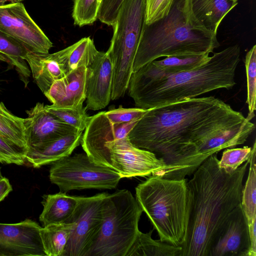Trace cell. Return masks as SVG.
<instances>
[{"mask_svg":"<svg viewBox=\"0 0 256 256\" xmlns=\"http://www.w3.org/2000/svg\"><path fill=\"white\" fill-rule=\"evenodd\" d=\"M248 118L218 98H194L147 110L128 136L164 162L159 176L181 180L203 162L198 151L206 140Z\"/></svg>","mask_w":256,"mask_h":256,"instance_id":"6da1fadb","label":"cell"},{"mask_svg":"<svg viewBox=\"0 0 256 256\" xmlns=\"http://www.w3.org/2000/svg\"><path fill=\"white\" fill-rule=\"evenodd\" d=\"M218 161L216 154H212L187 182L192 201L181 256H208L216 232L230 213L241 204L248 160L234 171L221 168Z\"/></svg>","mask_w":256,"mask_h":256,"instance_id":"7a4b0ae2","label":"cell"},{"mask_svg":"<svg viewBox=\"0 0 256 256\" xmlns=\"http://www.w3.org/2000/svg\"><path fill=\"white\" fill-rule=\"evenodd\" d=\"M240 60V46L232 45L214 52L205 63L192 70L153 79L131 76L127 90L136 108L148 110L218 89L229 90L236 84Z\"/></svg>","mask_w":256,"mask_h":256,"instance_id":"3957f363","label":"cell"},{"mask_svg":"<svg viewBox=\"0 0 256 256\" xmlns=\"http://www.w3.org/2000/svg\"><path fill=\"white\" fill-rule=\"evenodd\" d=\"M220 46L216 34L195 17L190 0H174L166 16L144 23L133 72L162 57L209 55Z\"/></svg>","mask_w":256,"mask_h":256,"instance_id":"277c9868","label":"cell"},{"mask_svg":"<svg viewBox=\"0 0 256 256\" xmlns=\"http://www.w3.org/2000/svg\"><path fill=\"white\" fill-rule=\"evenodd\" d=\"M136 198L162 242L181 246L186 238L192 196L185 178L150 176L136 188Z\"/></svg>","mask_w":256,"mask_h":256,"instance_id":"5b68a950","label":"cell"},{"mask_svg":"<svg viewBox=\"0 0 256 256\" xmlns=\"http://www.w3.org/2000/svg\"><path fill=\"white\" fill-rule=\"evenodd\" d=\"M102 209L100 230L86 256H126L139 230L143 210L128 190L108 193Z\"/></svg>","mask_w":256,"mask_h":256,"instance_id":"8992f818","label":"cell"},{"mask_svg":"<svg viewBox=\"0 0 256 256\" xmlns=\"http://www.w3.org/2000/svg\"><path fill=\"white\" fill-rule=\"evenodd\" d=\"M145 6L146 0H124L112 26L113 36L106 51L113 70L112 100L123 97L128 90L145 23Z\"/></svg>","mask_w":256,"mask_h":256,"instance_id":"52a82bcc","label":"cell"},{"mask_svg":"<svg viewBox=\"0 0 256 256\" xmlns=\"http://www.w3.org/2000/svg\"><path fill=\"white\" fill-rule=\"evenodd\" d=\"M49 178L60 192H66L74 190L114 189L122 177L112 168L96 164L84 152L52 163Z\"/></svg>","mask_w":256,"mask_h":256,"instance_id":"ba28073f","label":"cell"},{"mask_svg":"<svg viewBox=\"0 0 256 256\" xmlns=\"http://www.w3.org/2000/svg\"><path fill=\"white\" fill-rule=\"evenodd\" d=\"M107 194L78 196L72 220L74 227L62 256H86L100 230L103 221V200Z\"/></svg>","mask_w":256,"mask_h":256,"instance_id":"9c48e42d","label":"cell"},{"mask_svg":"<svg viewBox=\"0 0 256 256\" xmlns=\"http://www.w3.org/2000/svg\"><path fill=\"white\" fill-rule=\"evenodd\" d=\"M112 169L122 177L160 176L166 168L164 162L153 152L134 146L128 136L106 143Z\"/></svg>","mask_w":256,"mask_h":256,"instance_id":"30bf717a","label":"cell"},{"mask_svg":"<svg viewBox=\"0 0 256 256\" xmlns=\"http://www.w3.org/2000/svg\"><path fill=\"white\" fill-rule=\"evenodd\" d=\"M0 30L22 43L30 52L48 54L52 42L21 2L0 6Z\"/></svg>","mask_w":256,"mask_h":256,"instance_id":"8fae6325","label":"cell"},{"mask_svg":"<svg viewBox=\"0 0 256 256\" xmlns=\"http://www.w3.org/2000/svg\"><path fill=\"white\" fill-rule=\"evenodd\" d=\"M138 120L113 124L106 116L105 112L90 116L80 142L84 150L96 164L112 168L106 144L127 136Z\"/></svg>","mask_w":256,"mask_h":256,"instance_id":"7c38bea8","label":"cell"},{"mask_svg":"<svg viewBox=\"0 0 256 256\" xmlns=\"http://www.w3.org/2000/svg\"><path fill=\"white\" fill-rule=\"evenodd\" d=\"M30 219L18 223H0V256H46L40 230Z\"/></svg>","mask_w":256,"mask_h":256,"instance_id":"4fadbf2b","label":"cell"},{"mask_svg":"<svg viewBox=\"0 0 256 256\" xmlns=\"http://www.w3.org/2000/svg\"><path fill=\"white\" fill-rule=\"evenodd\" d=\"M250 248L248 224L240 204L216 232L208 256H248Z\"/></svg>","mask_w":256,"mask_h":256,"instance_id":"5bb4252c","label":"cell"},{"mask_svg":"<svg viewBox=\"0 0 256 256\" xmlns=\"http://www.w3.org/2000/svg\"><path fill=\"white\" fill-rule=\"evenodd\" d=\"M113 70L107 52H99L96 58L87 67L86 76V110H100L111 100Z\"/></svg>","mask_w":256,"mask_h":256,"instance_id":"9a60e30c","label":"cell"},{"mask_svg":"<svg viewBox=\"0 0 256 256\" xmlns=\"http://www.w3.org/2000/svg\"><path fill=\"white\" fill-rule=\"evenodd\" d=\"M26 112L24 125L28 148L78 132L47 111L43 103L38 102Z\"/></svg>","mask_w":256,"mask_h":256,"instance_id":"2e32d148","label":"cell"},{"mask_svg":"<svg viewBox=\"0 0 256 256\" xmlns=\"http://www.w3.org/2000/svg\"><path fill=\"white\" fill-rule=\"evenodd\" d=\"M73 44L53 54H38L30 52L26 58L34 79L44 94L52 84L68 72V60L74 47Z\"/></svg>","mask_w":256,"mask_h":256,"instance_id":"e0dca14e","label":"cell"},{"mask_svg":"<svg viewBox=\"0 0 256 256\" xmlns=\"http://www.w3.org/2000/svg\"><path fill=\"white\" fill-rule=\"evenodd\" d=\"M87 67L79 66L56 81L44 94L56 106L75 108L86 100Z\"/></svg>","mask_w":256,"mask_h":256,"instance_id":"ac0fdd59","label":"cell"},{"mask_svg":"<svg viewBox=\"0 0 256 256\" xmlns=\"http://www.w3.org/2000/svg\"><path fill=\"white\" fill-rule=\"evenodd\" d=\"M82 132L78 131L40 144L28 146L26 155V164L34 168H40L71 155L80 144Z\"/></svg>","mask_w":256,"mask_h":256,"instance_id":"d6986e66","label":"cell"},{"mask_svg":"<svg viewBox=\"0 0 256 256\" xmlns=\"http://www.w3.org/2000/svg\"><path fill=\"white\" fill-rule=\"evenodd\" d=\"M208 54L166 56L161 60L150 62L131 76L140 78H160L182 72L192 70L201 66L209 60Z\"/></svg>","mask_w":256,"mask_h":256,"instance_id":"ffe728a7","label":"cell"},{"mask_svg":"<svg viewBox=\"0 0 256 256\" xmlns=\"http://www.w3.org/2000/svg\"><path fill=\"white\" fill-rule=\"evenodd\" d=\"M78 202V196H70L66 192H60L44 195L42 202L43 209L39 220L43 226L72 223Z\"/></svg>","mask_w":256,"mask_h":256,"instance_id":"44dd1931","label":"cell"},{"mask_svg":"<svg viewBox=\"0 0 256 256\" xmlns=\"http://www.w3.org/2000/svg\"><path fill=\"white\" fill-rule=\"evenodd\" d=\"M238 3L231 0H190L195 17L216 34L222 21Z\"/></svg>","mask_w":256,"mask_h":256,"instance_id":"7402d4cb","label":"cell"},{"mask_svg":"<svg viewBox=\"0 0 256 256\" xmlns=\"http://www.w3.org/2000/svg\"><path fill=\"white\" fill-rule=\"evenodd\" d=\"M153 230H138L126 256H181V246H175L152 238Z\"/></svg>","mask_w":256,"mask_h":256,"instance_id":"603a6c76","label":"cell"},{"mask_svg":"<svg viewBox=\"0 0 256 256\" xmlns=\"http://www.w3.org/2000/svg\"><path fill=\"white\" fill-rule=\"evenodd\" d=\"M75 223L50 224L42 227L40 234L46 256H62Z\"/></svg>","mask_w":256,"mask_h":256,"instance_id":"cb8c5ba5","label":"cell"},{"mask_svg":"<svg viewBox=\"0 0 256 256\" xmlns=\"http://www.w3.org/2000/svg\"><path fill=\"white\" fill-rule=\"evenodd\" d=\"M29 52L22 43L0 30V53L16 67L26 86L30 72L24 60Z\"/></svg>","mask_w":256,"mask_h":256,"instance_id":"d4e9b609","label":"cell"},{"mask_svg":"<svg viewBox=\"0 0 256 256\" xmlns=\"http://www.w3.org/2000/svg\"><path fill=\"white\" fill-rule=\"evenodd\" d=\"M256 143L254 140L248 160V174L243 185L241 205L248 226L256 220Z\"/></svg>","mask_w":256,"mask_h":256,"instance_id":"484cf974","label":"cell"},{"mask_svg":"<svg viewBox=\"0 0 256 256\" xmlns=\"http://www.w3.org/2000/svg\"><path fill=\"white\" fill-rule=\"evenodd\" d=\"M25 120L26 118L10 113L0 102V135L10 142L28 150Z\"/></svg>","mask_w":256,"mask_h":256,"instance_id":"4316f807","label":"cell"},{"mask_svg":"<svg viewBox=\"0 0 256 256\" xmlns=\"http://www.w3.org/2000/svg\"><path fill=\"white\" fill-rule=\"evenodd\" d=\"M46 110L56 116L64 123L78 131H84L87 126L90 116L86 113L83 105L75 108L64 107L52 105L44 106Z\"/></svg>","mask_w":256,"mask_h":256,"instance_id":"83f0119b","label":"cell"},{"mask_svg":"<svg viewBox=\"0 0 256 256\" xmlns=\"http://www.w3.org/2000/svg\"><path fill=\"white\" fill-rule=\"evenodd\" d=\"M99 51L90 37L81 38L75 43L68 60V72L80 66L88 67L94 61Z\"/></svg>","mask_w":256,"mask_h":256,"instance_id":"f1b7e54d","label":"cell"},{"mask_svg":"<svg viewBox=\"0 0 256 256\" xmlns=\"http://www.w3.org/2000/svg\"><path fill=\"white\" fill-rule=\"evenodd\" d=\"M100 6L98 0H74V25L82 27L92 24L98 19Z\"/></svg>","mask_w":256,"mask_h":256,"instance_id":"f546056e","label":"cell"},{"mask_svg":"<svg viewBox=\"0 0 256 256\" xmlns=\"http://www.w3.org/2000/svg\"><path fill=\"white\" fill-rule=\"evenodd\" d=\"M245 67L247 80V98L248 114H254L256 110V46L254 45L246 53Z\"/></svg>","mask_w":256,"mask_h":256,"instance_id":"4dcf8cb0","label":"cell"},{"mask_svg":"<svg viewBox=\"0 0 256 256\" xmlns=\"http://www.w3.org/2000/svg\"><path fill=\"white\" fill-rule=\"evenodd\" d=\"M252 147L244 146L240 148H228L224 150L218 166L226 171H234L242 163L249 160Z\"/></svg>","mask_w":256,"mask_h":256,"instance_id":"1f68e13d","label":"cell"},{"mask_svg":"<svg viewBox=\"0 0 256 256\" xmlns=\"http://www.w3.org/2000/svg\"><path fill=\"white\" fill-rule=\"evenodd\" d=\"M26 152L27 150L16 146L0 135V163L25 164Z\"/></svg>","mask_w":256,"mask_h":256,"instance_id":"d6a6232c","label":"cell"},{"mask_svg":"<svg viewBox=\"0 0 256 256\" xmlns=\"http://www.w3.org/2000/svg\"><path fill=\"white\" fill-rule=\"evenodd\" d=\"M174 0H146L145 24H149L166 16Z\"/></svg>","mask_w":256,"mask_h":256,"instance_id":"836d02e7","label":"cell"},{"mask_svg":"<svg viewBox=\"0 0 256 256\" xmlns=\"http://www.w3.org/2000/svg\"><path fill=\"white\" fill-rule=\"evenodd\" d=\"M146 110L138 108H124L120 106L118 108L105 112V114L113 124H123L140 120Z\"/></svg>","mask_w":256,"mask_h":256,"instance_id":"e575fe53","label":"cell"},{"mask_svg":"<svg viewBox=\"0 0 256 256\" xmlns=\"http://www.w3.org/2000/svg\"><path fill=\"white\" fill-rule=\"evenodd\" d=\"M124 0H102L98 18L108 26H112L116 21L120 7Z\"/></svg>","mask_w":256,"mask_h":256,"instance_id":"d590c367","label":"cell"},{"mask_svg":"<svg viewBox=\"0 0 256 256\" xmlns=\"http://www.w3.org/2000/svg\"><path fill=\"white\" fill-rule=\"evenodd\" d=\"M250 248L248 256H256V220L248 226Z\"/></svg>","mask_w":256,"mask_h":256,"instance_id":"8d00e7d4","label":"cell"},{"mask_svg":"<svg viewBox=\"0 0 256 256\" xmlns=\"http://www.w3.org/2000/svg\"><path fill=\"white\" fill-rule=\"evenodd\" d=\"M12 190V186L9 180L5 177H0V202L3 200Z\"/></svg>","mask_w":256,"mask_h":256,"instance_id":"74e56055","label":"cell"},{"mask_svg":"<svg viewBox=\"0 0 256 256\" xmlns=\"http://www.w3.org/2000/svg\"><path fill=\"white\" fill-rule=\"evenodd\" d=\"M6 2H18V0H0V6L6 4Z\"/></svg>","mask_w":256,"mask_h":256,"instance_id":"f35d334b","label":"cell"},{"mask_svg":"<svg viewBox=\"0 0 256 256\" xmlns=\"http://www.w3.org/2000/svg\"><path fill=\"white\" fill-rule=\"evenodd\" d=\"M232 0L234 2H238V0Z\"/></svg>","mask_w":256,"mask_h":256,"instance_id":"ab89813d","label":"cell"},{"mask_svg":"<svg viewBox=\"0 0 256 256\" xmlns=\"http://www.w3.org/2000/svg\"><path fill=\"white\" fill-rule=\"evenodd\" d=\"M102 0H98L99 3L100 4Z\"/></svg>","mask_w":256,"mask_h":256,"instance_id":"60d3db41","label":"cell"},{"mask_svg":"<svg viewBox=\"0 0 256 256\" xmlns=\"http://www.w3.org/2000/svg\"><path fill=\"white\" fill-rule=\"evenodd\" d=\"M22 0H18V2H22Z\"/></svg>","mask_w":256,"mask_h":256,"instance_id":"b9f144b4","label":"cell"},{"mask_svg":"<svg viewBox=\"0 0 256 256\" xmlns=\"http://www.w3.org/2000/svg\"><path fill=\"white\" fill-rule=\"evenodd\" d=\"M2 176V174H1V172H0V177Z\"/></svg>","mask_w":256,"mask_h":256,"instance_id":"7bdbcfd3","label":"cell"}]
</instances>
